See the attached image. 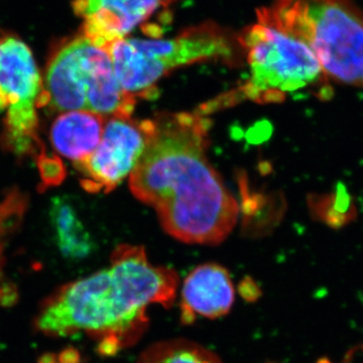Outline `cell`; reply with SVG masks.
Instances as JSON below:
<instances>
[{"mask_svg":"<svg viewBox=\"0 0 363 363\" xmlns=\"http://www.w3.org/2000/svg\"><path fill=\"white\" fill-rule=\"evenodd\" d=\"M155 130L152 119L108 117L93 154L75 164L82 187L90 193L111 192L133 173Z\"/></svg>","mask_w":363,"mask_h":363,"instance_id":"obj_7","label":"cell"},{"mask_svg":"<svg viewBox=\"0 0 363 363\" xmlns=\"http://www.w3.org/2000/svg\"><path fill=\"white\" fill-rule=\"evenodd\" d=\"M57 245L67 257L81 259L89 255L94 243L73 206L65 198H55L50 211Z\"/></svg>","mask_w":363,"mask_h":363,"instance_id":"obj_12","label":"cell"},{"mask_svg":"<svg viewBox=\"0 0 363 363\" xmlns=\"http://www.w3.org/2000/svg\"><path fill=\"white\" fill-rule=\"evenodd\" d=\"M230 38L214 23L192 26L167 40L128 39L124 52L131 73L147 89H157L162 77L179 67L233 56Z\"/></svg>","mask_w":363,"mask_h":363,"instance_id":"obj_6","label":"cell"},{"mask_svg":"<svg viewBox=\"0 0 363 363\" xmlns=\"http://www.w3.org/2000/svg\"><path fill=\"white\" fill-rule=\"evenodd\" d=\"M176 0H75L74 11L83 18L82 35L99 47L123 39L159 9Z\"/></svg>","mask_w":363,"mask_h":363,"instance_id":"obj_9","label":"cell"},{"mask_svg":"<svg viewBox=\"0 0 363 363\" xmlns=\"http://www.w3.org/2000/svg\"><path fill=\"white\" fill-rule=\"evenodd\" d=\"M40 363H81V357L77 350L68 348L57 354L44 355Z\"/></svg>","mask_w":363,"mask_h":363,"instance_id":"obj_16","label":"cell"},{"mask_svg":"<svg viewBox=\"0 0 363 363\" xmlns=\"http://www.w3.org/2000/svg\"><path fill=\"white\" fill-rule=\"evenodd\" d=\"M43 79L28 45L13 33H0V105L7 106L4 145L16 154L40 150L37 108Z\"/></svg>","mask_w":363,"mask_h":363,"instance_id":"obj_5","label":"cell"},{"mask_svg":"<svg viewBox=\"0 0 363 363\" xmlns=\"http://www.w3.org/2000/svg\"><path fill=\"white\" fill-rule=\"evenodd\" d=\"M97 45L81 35L65 40L52 51L38 107L52 111H87V91Z\"/></svg>","mask_w":363,"mask_h":363,"instance_id":"obj_8","label":"cell"},{"mask_svg":"<svg viewBox=\"0 0 363 363\" xmlns=\"http://www.w3.org/2000/svg\"><path fill=\"white\" fill-rule=\"evenodd\" d=\"M130 174L140 201L156 210L176 240L218 245L235 226L238 204L207 159L210 123L201 113H161Z\"/></svg>","mask_w":363,"mask_h":363,"instance_id":"obj_1","label":"cell"},{"mask_svg":"<svg viewBox=\"0 0 363 363\" xmlns=\"http://www.w3.org/2000/svg\"><path fill=\"white\" fill-rule=\"evenodd\" d=\"M234 288L228 272L216 264H205L189 274L182 289V320L215 319L230 311Z\"/></svg>","mask_w":363,"mask_h":363,"instance_id":"obj_10","label":"cell"},{"mask_svg":"<svg viewBox=\"0 0 363 363\" xmlns=\"http://www.w3.org/2000/svg\"><path fill=\"white\" fill-rule=\"evenodd\" d=\"M310 209L316 218L330 226L345 225L355 217V206L343 186L329 195L309 198Z\"/></svg>","mask_w":363,"mask_h":363,"instance_id":"obj_14","label":"cell"},{"mask_svg":"<svg viewBox=\"0 0 363 363\" xmlns=\"http://www.w3.org/2000/svg\"><path fill=\"white\" fill-rule=\"evenodd\" d=\"M250 78L245 96L259 104L283 101L286 93L315 89L318 97L331 96L329 78L310 48L278 28L260 9L257 21L242 33Z\"/></svg>","mask_w":363,"mask_h":363,"instance_id":"obj_4","label":"cell"},{"mask_svg":"<svg viewBox=\"0 0 363 363\" xmlns=\"http://www.w3.org/2000/svg\"><path fill=\"white\" fill-rule=\"evenodd\" d=\"M104 119V116L89 111L63 112L51 126L52 147L74 164L85 161L101 140Z\"/></svg>","mask_w":363,"mask_h":363,"instance_id":"obj_11","label":"cell"},{"mask_svg":"<svg viewBox=\"0 0 363 363\" xmlns=\"http://www.w3.org/2000/svg\"><path fill=\"white\" fill-rule=\"evenodd\" d=\"M264 11L310 48L329 80L363 87V13L351 0H276Z\"/></svg>","mask_w":363,"mask_h":363,"instance_id":"obj_3","label":"cell"},{"mask_svg":"<svg viewBox=\"0 0 363 363\" xmlns=\"http://www.w3.org/2000/svg\"><path fill=\"white\" fill-rule=\"evenodd\" d=\"M178 285L177 272L152 266L145 248L121 245L108 269L62 286L43 301L33 325L48 337L84 333L101 354L113 355L140 337L150 306L173 304Z\"/></svg>","mask_w":363,"mask_h":363,"instance_id":"obj_2","label":"cell"},{"mask_svg":"<svg viewBox=\"0 0 363 363\" xmlns=\"http://www.w3.org/2000/svg\"><path fill=\"white\" fill-rule=\"evenodd\" d=\"M136 363H222L214 353L187 340H169L155 344L140 355Z\"/></svg>","mask_w":363,"mask_h":363,"instance_id":"obj_13","label":"cell"},{"mask_svg":"<svg viewBox=\"0 0 363 363\" xmlns=\"http://www.w3.org/2000/svg\"><path fill=\"white\" fill-rule=\"evenodd\" d=\"M25 195L14 190L0 203V274H1L2 252L9 234L21 223L26 207Z\"/></svg>","mask_w":363,"mask_h":363,"instance_id":"obj_15","label":"cell"}]
</instances>
